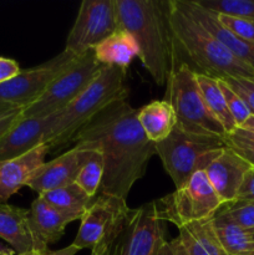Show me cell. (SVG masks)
Wrapping results in <instances>:
<instances>
[{
  "instance_id": "obj_1",
  "label": "cell",
  "mask_w": 254,
  "mask_h": 255,
  "mask_svg": "<svg viewBox=\"0 0 254 255\" xmlns=\"http://www.w3.org/2000/svg\"><path fill=\"white\" fill-rule=\"evenodd\" d=\"M75 143H94L104 156L102 194L126 201L132 187L146 174L156 143L149 141L137 120V110L127 100L102 110L72 139Z\"/></svg>"
},
{
  "instance_id": "obj_2",
  "label": "cell",
  "mask_w": 254,
  "mask_h": 255,
  "mask_svg": "<svg viewBox=\"0 0 254 255\" xmlns=\"http://www.w3.org/2000/svg\"><path fill=\"white\" fill-rule=\"evenodd\" d=\"M115 5L119 29L134 37L138 59L154 82L166 85L173 67L169 0H115Z\"/></svg>"
},
{
  "instance_id": "obj_3",
  "label": "cell",
  "mask_w": 254,
  "mask_h": 255,
  "mask_svg": "<svg viewBox=\"0 0 254 255\" xmlns=\"http://www.w3.org/2000/svg\"><path fill=\"white\" fill-rule=\"evenodd\" d=\"M169 27L173 44V67L187 65L196 74L216 80L254 77V70L204 30L169 0Z\"/></svg>"
},
{
  "instance_id": "obj_4",
  "label": "cell",
  "mask_w": 254,
  "mask_h": 255,
  "mask_svg": "<svg viewBox=\"0 0 254 255\" xmlns=\"http://www.w3.org/2000/svg\"><path fill=\"white\" fill-rule=\"evenodd\" d=\"M125 81L126 70L117 66H102L94 81L57 115L46 139L50 151L71 143L80 129L107 106L127 100L128 89Z\"/></svg>"
},
{
  "instance_id": "obj_5",
  "label": "cell",
  "mask_w": 254,
  "mask_h": 255,
  "mask_svg": "<svg viewBox=\"0 0 254 255\" xmlns=\"http://www.w3.org/2000/svg\"><path fill=\"white\" fill-rule=\"evenodd\" d=\"M166 86L163 100L169 102L173 109L177 128L186 133L224 139L226 129L207 107L193 70L184 64L174 67L167 79Z\"/></svg>"
},
{
  "instance_id": "obj_6",
  "label": "cell",
  "mask_w": 254,
  "mask_h": 255,
  "mask_svg": "<svg viewBox=\"0 0 254 255\" xmlns=\"http://www.w3.org/2000/svg\"><path fill=\"white\" fill-rule=\"evenodd\" d=\"M226 146L223 138L186 133L174 127L164 141L156 144V154L177 189L196 172L204 171Z\"/></svg>"
},
{
  "instance_id": "obj_7",
  "label": "cell",
  "mask_w": 254,
  "mask_h": 255,
  "mask_svg": "<svg viewBox=\"0 0 254 255\" xmlns=\"http://www.w3.org/2000/svg\"><path fill=\"white\" fill-rule=\"evenodd\" d=\"M102 66L95 57L94 50L76 57L34 104L21 110V117H49L64 111L94 81Z\"/></svg>"
},
{
  "instance_id": "obj_8",
  "label": "cell",
  "mask_w": 254,
  "mask_h": 255,
  "mask_svg": "<svg viewBox=\"0 0 254 255\" xmlns=\"http://www.w3.org/2000/svg\"><path fill=\"white\" fill-rule=\"evenodd\" d=\"M158 204V203H157ZM223 206L204 171H198L181 188L159 199V214L181 229L188 224L213 218Z\"/></svg>"
},
{
  "instance_id": "obj_9",
  "label": "cell",
  "mask_w": 254,
  "mask_h": 255,
  "mask_svg": "<svg viewBox=\"0 0 254 255\" xmlns=\"http://www.w3.org/2000/svg\"><path fill=\"white\" fill-rule=\"evenodd\" d=\"M131 209L127 202L110 194H100L81 217L79 232L75 237V247L100 252L115 246Z\"/></svg>"
},
{
  "instance_id": "obj_10",
  "label": "cell",
  "mask_w": 254,
  "mask_h": 255,
  "mask_svg": "<svg viewBox=\"0 0 254 255\" xmlns=\"http://www.w3.org/2000/svg\"><path fill=\"white\" fill-rule=\"evenodd\" d=\"M166 243V222L157 201L148 202L129 211L112 255H158Z\"/></svg>"
},
{
  "instance_id": "obj_11",
  "label": "cell",
  "mask_w": 254,
  "mask_h": 255,
  "mask_svg": "<svg viewBox=\"0 0 254 255\" xmlns=\"http://www.w3.org/2000/svg\"><path fill=\"white\" fill-rule=\"evenodd\" d=\"M119 30L115 0H84L74 26L66 37L65 50L82 56Z\"/></svg>"
},
{
  "instance_id": "obj_12",
  "label": "cell",
  "mask_w": 254,
  "mask_h": 255,
  "mask_svg": "<svg viewBox=\"0 0 254 255\" xmlns=\"http://www.w3.org/2000/svg\"><path fill=\"white\" fill-rule=\"evenodd\" d=\"M76 57L64 50L57 56L39 66L21 70L11 80L0 84V104H9L20 109L34 104L46 91L47 86L64 72Z\"/></svg>"
},
{
  "instance_id": "obj_13",
  "label": "cell",
  "mask_w": 254,
  "mask_h": 255,
  "mask_svg": "<svg viewBox=\"0 0 254 255\" xmlns=\"http://www.w3.org/2000/svg\"><path fill=\"white\" fill-rule=\"evenodd\" d=\"M87 152L89 146L85 143H75V147L61 156L45 162L30 178L26 187L37 192V194H41L75 183Z\"/></svg>"
},
{
  "instance_id": "obj_14",
  "label": "cell",
  "mask_w": 254,
  "mask_h": 255,
  "mask_svg": "<svg viewBox=\"0 0 254 255\" xmlns=\"http://www.w3.org/2000/svg\"><path fill=\"white\" fill-rule=\"evenodd\" d=\"M252 167L232 147L226 146L219 156L204 169V173L222 203L228 204L237 199L242 183Z\"/></svg>"
},
{
  "instance_id": "obj_15",
  "label": "cell",
  "mask_w": 254,
  "mask_h": 255,
  "mask_svg": "<svg viewBox=\"0 0 254 255\" xmlns=\"http://www.w3.org/2000/svg\"><path fill=\"white\" fill-rule=\"evenodd\" d=\"M60 114V112H59ZM49 117H21L0 139V162L12 159L46 143L57 115Z\"/></svg>"
},
{
  "instance_id": "obj_16",
  "label": "cell",
  "mask_w": 254,
  "mask_h": 255,
  "mask_svg": "<svg viewBox=\"0 0 254 255\" xmlns=\"http://www.w3.org/2000/svg\"><path fill=\"white\" fill-rule=\"evenodd\" d=\"M174 2L182 11L186 12L194 21L198 22L204 30L211 32L218 41H221L232 52L233 56H236L239 61L244 62L254 70L253 42L241 39L233 32L229 31L219 22L218 17L214 12L199 6L193 0H174Z\"/></svg>"
},
{
  "instance_id": "obj_17",
  "label": "cell",
  "mask_w": 254,
  "mask_h": 255,
  "mask_svg": "<svg viewBox=\"0 0 254 255\" xmlns=\"http://www.w3.org/2000/svg\"><path fill=\"white\" fill-rule=\"evenodd\" d=\"M79 219L50 206L37 197L29 209V223L36 243V253L49 251L50 244H55L64 236L67 224Z\"/></svg>"
},
{
  "instance_id": "obj_18",
  "label": "cell",
  "mask_w": 254,
  "mask_h": 255,
  "mask_svg": "<svg viewBox=\"0 0 254 255\" xmlns=\"http://www.w3.org/2000/svg\"><path fill=\"white\" fill-rule=\"evenodd\" d=\"M49 152L50 147L41 143L21 156L0 162V202L5 203L26 186L35 172L45 163Z\"/></svg>"
},
{
  "instance_id": "obj_19",
  "label": "cell",
  "mask_w": 254,
  "mask_h": 255,
  "mask_svg": "<svg viewBox=\"0 0 254 255\" xmlns=\"http://www.w3.org/2000/svg\"><path fill=\"white\" fill-rule=\"evenodd\" d=\"M0 238L17 254L36 252L29 223V209L0 202Z\"/></svg>"
},
{
  "instance_id": "obj_20",
  "label": "cell",
  "mask_w": 254,
  "mask_h": 255,
  "mask_svg": "<svg viewBox=\"0 0 254 255\" xmlns=\"http://www.w3.org/2000/svg\"><path fill=\"white\" fill-rule=\"evenodd\" d=\"M137 120L147 138L156 144L164 141L177 126L176 115L166 100H154L137 110Z\"/></svg>"
},
{
  "instance_id": "obj_21",
  "label": "cell",
  "mask_w": 254,
  "mask_h": 255,
  "mask_svg": "<svg viewBox=\"0 0 254 255\" xmlns=\"http://www.w3.org/2000/svg\"><path fill=\"white\" fill-rule=\"evenodd\" d=\"M95 57L104 66H117L127 70L134 57H138L139 49L129 32L119 29L94 49Z\"/></svg>"
},
{
  "instance_id": "obj_22",
  "label": "cell",
  "mask_w": 254,
  "mask_h": 255,
  "mask_svg": "<svg viewBox=\"0 0 254 255\" xmlns=\"http://www.w3.org/2000/svg\"><path fill=\"white\" fill-rule=\"evenodd\" d=\"M213 227L228 255H254V239L247 229L221 214L213 217Z\"/></svg>"
},
{
  "instance_id": "obj_23",
  "label": "cell",
  "mask_w": 254,
  "mask_h": 255,
  "mask_svg": "<svg viewBox=\"0 0 254 255\" xmlns=\"http://www.w3.org/2000/svg\"><path fill=\"white\" fill-rule=\"evenodd\" d=\"M39 197L54 208L72 214L79 219H81L87 208L95 201V198L87 196L76 183H71L69 186L54 189V191L45 192V193L39 194Z\"/></svg>"
},
{
  "instance_id": "obj_24",
  "label": "cell",
  "mask_w": 254,
  "mask_h": 255,
  "mask_svg": "<svg viewBox=\"0 0 254 255\" xmlns=\"http://www.w3.org/2000/svg\"><path fill=\"white\" fill-rule=\"evenodd\" d=\"M196 79L202 97H203L211 114L221 122L222 126L226 129L227 134L233 132L237 128V125L232 117L231 112H229L228 107H227L226 100H224L218 80L199 74H196Z\"/></svg>"
},
{
  "instance_id": "obj_25",
  "label": "cell",
  "mask_w": 254,
  "mask_h": 255,
  "mask_svg": "<svg viewBox=\"0 0 254 255\" xmlns=\"http://www.w3.org/2000/svg\"><path fill=\"white\" fill-rule=\"evenodd\" d=\"M89 146V152L86 154L84 163L80 168L79 174L76 177L75 183L85 192L91 198H96L97 192L101 187L102 178H104L105 172V162L104 156L99 147L94 143H87L81 142Z\"/></svg>"
},
{
  "instance_id": "obj_26",
  "label": "cell",
  "mask_w": 254,
  "mask_h": 255,
  "mask_svg": "<svg viewBox=\"0 0 254 255\" xmlns=\"http://www.w3.org/2000/svg\"><path fill=\"white\" fill-rule=\"evenodd\" d=\"M208 255H228L213 227V218L183 227Z\"/></svg>"
},
{
  "instance_id": "obj_27",
  "label": "cell",
  "mask_w": 254,
  "mask_h": 255,
  "mask_svg": "<svg viewBox=\"0 0 254 255\" xmlns=\"http://www.w3.org/2000/svg\"><path fill=\"white\" fill-rule=\"evenodd\" d=\"M193 1L214 14L254 19V0H193Z\"/></svg>"
},
{
  "instance_id": "obj_28",
  "label": "cell",
  "mask_w": 254,
  "mask_h": 255,
  "mask_svg": "<svg viewBox=\"0 0 254 255\" xmlns=\"http://www.w3.org/2000/svg\"><path fill=\"white\" fill-rule=\"evenodd\" d=\"M217 214L226 217L247 231L254 228V201H234L223 204Z\"/></svg>"
},
{
  "instance_id": "obj_29",
  "label": "cell",
  "mask_w": 254,
  "mask_h": 255,
  "mask_svg": "<svg viewBox=\"0 0 254 255\" xmlns=\"http://www.w3.org/2000/svg\"><path fill=\"white\" fill-rule=\"evenodd\" d=\"M219 86H221L222 92H223L224 100H226L227 107H228L229 112H231L232 117H233L234 122H236L237 127H242L244 122L252 116L251 111L244 104L243 100L223 81V80H218Z\"/></svg>"
},
{
  "instance_id": "obj_30",
  "label": "cell",
  "mask_w": 254,
  "mask_h": 255,
  "mask_svg": "<svg viewBox=\"0 0 254 255\" xmlns=\"http://www.w3.org/2000/svg\"><path fill=\"white\" fill-rule=\"evenodd\" d=\"M219 22L226 29L233 32L241 39L247 40L254 44V19L253 17L243 16H231V15L216 14Z\"/></svg>"
},
{
  "instance_id": "obj_31",
  "label": "cell",
  "mask_w": 254,
  "mask_h": 255,
  "mask_svg": "<svg viewBox=\"0 0 254 255\" xmlns=\"http://www.w3.org/2000/svg\"><path fill=\"white\" fill-rule=\"evenodd\" d=\"M239 97L244 101L251 114L254 116V77H238L223 80Z\"/></svg>"
},
{
  "instance_id": "obj_32",
  "label": "cell",
  "mask_w": 254,
  "mask_h": 255,
  "mask_svg": "<svg viewBox=\"0 0 254 255\" xmlns=\"http://www.w3.org/2000/svg\"><path fill=\"white\" fill-rule=\"evenodd\" d=\"M224 142L227 146L234 148L254 149V132L237 127L233 132L226 134Z\"/></svg>"
},
{
  "instance_id": "obj_33",
  "label": "cell",
  "mask_w": 254,
  "mask_h": 255,
  "mask_svg": "<svg viewBox=\"0 0 254 255\" xmlns=\"http://www.w3.org/2000/svg\"><path fill=\"white\" fill-rule=\"evenodd\" d=\"M20 71H21V69H20L19 64L15 60L0 57V84L11 80Z\"/></svg>"
},
{
  "instance_id": "obj_34",
  "label": "cell",
  "mask_w": 254,
  "mask_h": 255,
  "mask_svg": "<svg viewBox=\"0 0 254 255\" xmlns=\"http://www.w3.org/2000/svg\"><path fill=\"white\" fill-rule=\"evenodd\" d=\"M236 201H254V167L247 173Z\"/></svg>"
},
{
  "instance_id": "obj_35",
  "label": "cell",
  "mask_w": 254,
  "mask_h": 255,
  "mask_svg": "<svg viewBox=\"0 0 254 255\" xmlns=\"http://www.w3.org/2000/svg\"><path fill=\"white\" fill-rule=\"evenodd\" d=\"M158 255H186V253L179 244L178 239L174 238L164 244Z\"/></svg>"
},
{
  "instance_id": "obj_36",
  "label": "cell",
  "mask_w": 254,
  "mask_h": 255,
  "mask_svg": "<svg viewBox=\"0 0 254 255\" xmlns=\"http://www.w3.org/2000/svg\"><path fill=\"white\" fill-rule=\"evenodd\" d=\"M21 110H19V111L9 115V116H5V117H2V119H0V139H1V137L4 136V134L6 133V132L9 131V129L11 128L15 124H16V121L19 120Z\"/></svg>"
},
{
  "instance_id": "obj_37",
  "label": "cell",
  "mask_w": 254,
  "mask_h": 255,
  "mask_svg": "<svg viewBox=\"0 0 254 255\" xmlns=\"http://www.w3.org/2000/svg\"><path fill=\"white\" fill-rule=\"evenodd\" d=\"M80 252V249L77 247H75L74 244H70L66 248L59 249V251H46L42 252V253H36V255H76Z\"/></svg>"
},
{
  "instance_id": "obj_38",
  "label": "cell",
  "mask_w": 254,
  "mask_h": 255,
  "mask_svg": "<svg viewBox=\"0 0 254 255\" xmlns=\"http://www.w3.org/2000/svg\"><path fill=\"white\" fill-rule=\"evenodd\" d=\"M229 147V146H228ZM232 148L234 149V151L237 152L238 154H241L242 157H243L244 159H247V161L249 162V163L252 164V166L254 167V149H247V148H234V147H232Z\"/></svg>"
},
{
  "instance_id": "obj_39",
  "label": "cell",
  "mask_w": 254,
  "mask_h": 255,
  "mask_svg": "<svg viewBox=\"0 0 254 255\" xmlns=\"http://www.w3.org/2000/svg\"><path fill=\"white\" fill-rule=\"evenodd\" d=\"M19 110H21V109H20V107H16V106H12V105L0 104V119H2V117H5V116H9V115L14 114V112L19 111Z\"/></svg>"
},
{
  "instance_id": "obj_40",
  "label": "cell",
  "mask_w": 254,
  "mask_h": 255,
  "mask_svg": "<svg viewBox=\"0 0 254 255\" xmlns=\"http://www.w3.org/2000/svg\"><path fill=\"white\" fill-rule=\"evenodd\" d=\"M14 249L9 246H5V244L0 243V255H15Z\"/></svg>"
},
{
  "instance_id": "obj_41",
  "label": "cell",
  "mask_w": 254,
  "mask_h": 255,
  "mask_svg": "<svg viewBox=\"0 0 254 255\" xmlns=\"http://www.w3.org/2000/svg\"><path fill=\"white\" fill-rule=\"evenodd\" d=\"M241 128L248 129V131L254 132V116H253V115H252V116L249 117V119L247 120L246 122H244V125L241 127Z\"/></svg>"
},
{
  "instance_id": "obj_42",
  "label": "cell",
  "mask_w": 254,
  "mask_h": 255,
  "mask_svg": "<svg viewBox=\"0 0 254 255\" xmlns=\"http://www.w3.org/2000/svg\"><path fill=\"white\" fill-rule=\"evenodd\" d=\"M112 249H114V246L110 247V248H107V249H105V251L91 252V255H112Z\"/></svg>"
},
{
  "instance_id": "obj_43",
  "label": "cell",
  "mask_w": 254,
  "mask_h": 255,
  "mask_svg": "<svg viewBox=\"0 0 254 255\" xmlns=\"http://www.w3.org/2000/svg\"><path fill=\"white\" fill-rule=\"evenodd\" d=\"M17 255H36V252H27V253H24V254H17Z\"/></svg>"
},
{
  "instance_id": "obj_44",
  "label": "cell",
  "mask_w": 254,
  "mask_h": 255,
  "mask_svg": "<svg viewBox=\"0 0 254 255\" xmlns=\"http://www.w3.org/2000/svg\"><path fill=\"white\" fill-rule=\"evenodd\" d=\"M249 233H251V236H252V238L254 239V228L253 229H251V231H248Z\"/></svg>"
}]
</instances>
